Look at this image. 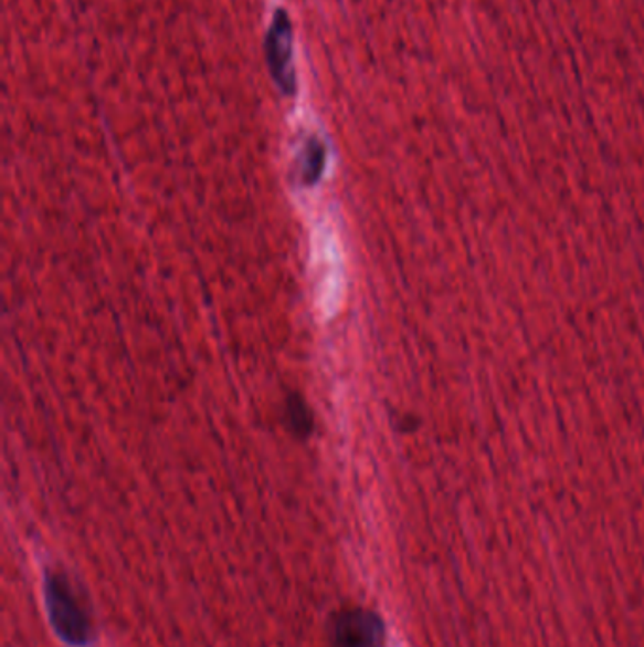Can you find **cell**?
<instances>
[{
  "label": "cell",
  "instance_id": "obj_1",
  "mask_svg": "<svg viewBox=\"0 0 644 647\" xmlns=\"http://www.w3.org/2000/svg\"><path fill=\"white\" fill-rule=\"evenodd\" d=\"M44 606L47 622L59 640L68 647H89L95 640L92 612L84 596L63 568L44 574Z\"/></svg>",
  "mask_w": 644,
  "mask_h": 647
},
{
  "label": "cell",
  "instance_id": "obj_2",
  "mask_svg": "<svg viewBox=\"0 0 644 647\" xmlns=\"http://www.w3.org/2000/svg\"><path fill=\"white\" fill-rule=\"evenodd\" d=\"M329 641L331 647H384V622L371 609H342L331 619Z\"/></svg>",
  "mask_w": 644,
  "mask_h": 647
},
{
  "label": "cell",
  "instance_id": "obj_3",
  "mask_svg": "<svg viewBox=\"0 0 644 647\" xmlns=\"http://www.w3.org/2000/svg\"><path fill=\"white\" fill-rule=\"evenodd\" d=\"M268 69L274 82L286 95L295 93V69H293V27L286 10L274 15L267 40H265Z\"/></svg>",
  "mask_w": 644,
  "mask_h": 647
},
{
  "label": "cell",
  "instance_id": "obj_4",
  "mask_svg": "<svg viewBox=\"0 0 644 647\" xmlns=\"http://www.w3.org/2000/svg\"><path fill=\"white\" fill-rule=\"evenodd\" d=\"M303 180L306 186H313L321 175L324 169V161H326V150L324 144L319 143L318 138H310L306 143L305 152H303Z\"/></svg>",
  "mask_w": 644,
  "mask_h": 647
}]
</instances>
